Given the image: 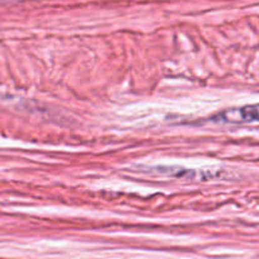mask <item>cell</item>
<instances>
[{
  "label": "cell",
  "mask_w": 259,
  "mask_h": 259,
  "mask_svg": "<svg viewBox=\"0 0 259 259\" xmlns=\"http://www.w3.org/2000/svg\"><path fill=\"white\" fill-rule=\"evenodd\" d=\"M212 121L231 124L259 123V103L226 109L216 114Z\"/></svg>",
  "instance_id": "cell-1"
}]
</instances>
